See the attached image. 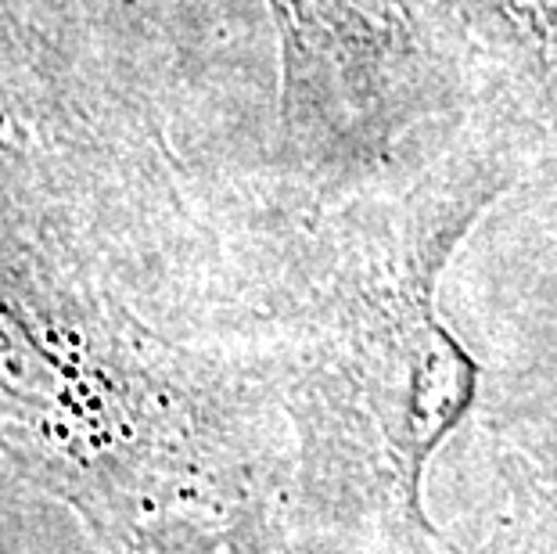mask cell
<instances>
[{
  "instance_id": "7a4b0ae2",
  "label": "cell",
  "mask_w": 557,
  "mask_h": 554,
  "mask_svg": "<svg viewBox=\"0 0 557 554\" xmlns=\"http://www.w3.org/2000/svg\"><path fill=\"white\" fill-rule=\"evenodd\" d=\"M109 349L87 310L29 274H0V443L47 461L126 429L145 389Z\"/></svg>"
},
{
  "instance_id": "6da1fadb",
  "label": "cell",
  "mask_w": 557,
  "mask_h": 554,
  "mask_svg": "<svg viewBox=\"0 0 557 554\" xmlns=\"http://www.w3.org/2000/svg\"><path fill=\"white\" fill-rule=\"evenodd\" d=\"M281 167L313 202L429 156L490 98L457 0H263Z\"/></svg>"
},
{
  "instance_id": "3957f363",
  "label": "cell",
  "mask_w": 557,
  "mask_h": 554,
  "mask_svg": "<svg viewBox=\"0 0 557 554\" xmlns=\"http://www.w3.org/2000/svg\"><path fill=\"white\" fill-rule=\"evenodd\" d=\"M490 98L557 145V0H457Z\"/></svg>"
}]
</instances>
